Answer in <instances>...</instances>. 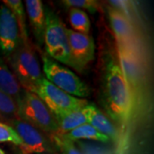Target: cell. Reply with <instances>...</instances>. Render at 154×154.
Listing matches in <instances>:
<instances>
[{
    "label": "cell",
    "mask_w": 154,
    "mask_h": 154,
    "mask_svg": "<svg viewBox=\"0 0 154 154\" xmlns=\"http://www.w3.org/2000/svg\"><path fill=\"white\" fill-rule=\"evenodd\" d=\"M104 100L111 118L120 125L122 129L126 128L134 111V100L119 63L110 54L105 61Z\"/></svg>",
    "instance_id": "6da1fadb"
},
{
    "label": "cell",
    "mask_w": 154,
    "mask_h": 154,
    "mask_svg": "<svg viewBox=\"0 0 154 154\" xmlns=\"http://www.w3.org/2000/svg\"><path fill=\"white\" fill-rule=\"evenodd\" d=\"M8 58L21 87L33 93L44 79V75L31 44L22 42Z\"/></svg>",
    "instance_id": "7a4b0ae2"
},
{
    "label": "cell",
    "mask_w": 154,
    "mask_h": 154,
    "mask_svg": "<svg viewBox=\"0 0 154 154\" xmlns=\"http://www.w3.org/2000/svg\"><path fill=\"white\" fill-rule=\"evenodd\" d=\"M17 104L20 119L52 135L60 134L55 116L36 94L23 89Z\"/></svg>",
    "instance_id": "3957f363"
},
{
    "label": "cell",
    "mask_w": 154,
    "mask_h": 154,
    "mask_svg": "<svg viewBox=\"0 0 154 154\" xmlns=\"http://www.w3.org/2000/svg\"><path fill=\"white\" fill-rule=\"evenodd\" d=\"M45 13L44 45L46 55L59 63L70 66V51L66 27L51 8L45 7Z\"/></svg>",
    "instance_id": "277c9868"
},
{
    "label": "cell",
    "mask_w": 154,
    "mask_h": 154,
    "mask_svg": "<svg viewBox=\"0 0 154 154\" xmlns=\"http://www.w3.org/2000/svg\"><path fill=\"white\" fill-rule=\"evenodd\" d=\"M44 77L51 84L69 95L79 99L87 98L91 90L76 75L46 54L42 55Z\"/></svg>",
    "instance_id": "5b68a950"
},
{
    "label": "cell",
    "mask_w": 154,
    "mask_h": 154,
    "mask_svg": "<svg viewBox=\"0 0 154 154\" xmlns=\"http://www.w3.org/2000/svg\"><path fill=\"white\" fill-rule=\"evenodd\" d=\"M119 65L132 94L134 110L140 105L144 97V68L137 49L117 45Z\"/></svg>",
    "instance_id": "8992f818"
},
{
    "label": "cell",
    "mask_w": 154,
    "mask_h": 154,
    "mask_svg": "<svg viewBox=\"0 0 154 154\" xmlns=\"http://www.w3.org/2000/svg\"><path fill=\"white\" fill-rule=\"evenodd\" d=\"M33 94L44 102L54 116L63 115L82 108L88 103L86 99H79L62 91L49 82L45 77L34 90Z\"/></svg>",
    "instance_id": "52a82bcc"
},
{
    "label": "cell",
    "mask_w": 154,
    "mask_h": 154,
    "mask_svg": "<svg viewBox=\"0 0 154 154\" xmlns=\"http://www.w3.org/2000/svg\"><path fill=\"white\" fill-rule=\"evenodd\" d=\"M70 51V66L82 72L95 58V43L89 34L77 33L67 28Z\"/></svg>",
    "instance_id": "ba28073f"
},
{
    "label": "cell",
    "mask_w": 154,
    "mask_h": 154,
    "mask_svg": "<svg viewBox=\"0 0 154 154\" xmlns=\"http://www.w3.org/2000/svg\"><path fill=\"white\" fill-rule=\"evenodd\" d=\"M19 136L25 154H45L51 152L49 142L37 128L20 118L13 119L8 123Z\"/></svg>",
    "instance_id": "9c48e42d"
},
{
    "label": "cell",
    "mask_w": 154,
    "mask_h": 154,
    "mask_svg": "<svg viewBox=\"0 0 154 154\" xmlns=\"http://www.w3.org/2000/svg\"><path fill=\"white\" fill-rule=\"evenodd\" d=\"M22 43L16 17L4 4L0 6V51L9 57Z\"/></svg>",
    "instance_id": "30bf717a"
},
{
    "label": "cell",
    "mask_w": 154,
    "mask_h": 154,
    "mask_svg": "<svg viewBox=\"0 0 154 154\" xmlns=\"http://www.w3.org/2000/svg\"><path fill=\"white\" fill-rule=\"evenodd\" d=\"M107 12L110 26L116 39V44L136 48L134 45V30L126 15L114 7L108 8Z\"/></svg>",
    "instance_id": "8fae6325"
},
{
    "label": "cell",
    "mask_w": 154,
    "mask_h": 154,
    "mask_svg": "<svg viewBox=\"0 0 154 154\" xmlns=\"http://www.w3.org/2000/svg\"><path fill=\"white\" fill-rule=\"evenodd\" d=\"M88 115V122L94 127L96 130L110 139V140L116 142L119 139V132L113 122L103 113L92 103H88L86 105Z\"/></svg>",
    "instance_id": "7c38bea8"
},
{
    "label": "cell",
    "mask_w": 154,
    "mask_h": 154,
    "mask_svg": "<svg viewBox=\"0 0 154 154\" xmlns=\"http://www.w3.org/2000/svg\"><path fill=\"white\" fill-rule=\"evenodd\" d=\"M26 13L32 27L33 33L38 46L44 45L45 13L43 3L39 0H26Z\"/></svg>",
    "instance_id": "4fadbf2b"
},
{
    "label": "cell",
    "mask_w": 154,
    "mask_h": 154,
    "mask_svg": "<svg viewBox=\"0 0 154 154\" xmlns=\"http://www.w3.org/2000/svg\"><path fill=\"white\" fill-rule=\"evenodd\" d=\"M55 118L58 125L60 134H64L76 128L77 127L88 123L86 106L63 115L55 116Z\"/></svg>",
    "instance_id": "5bb4252c"
},
{
    "label": "cell",
    "mask_w": 154,
    "mask_h": 154,
    "mask_svg": "<svg viewBox=\"0 0 154 154\" xmlns=\"http://www.w3.org/2000/svg\"><path fill=\"white\" fill-rule=\"evenodd\" d=\"M0 91L11 96L16 102L19 100L23 92V88L13 72L2 60H0Z\"/></svg>",
    "instance_id": "9a60e30c"
},
{
    "label": "cell",
    "mask_w": 154,
    "mask_h": 154,
    "mask_svg": "<svg viewBox=\"0 0 154 154\" xmlns=\"http://www.w3.org/2000/svg\"><path fill=\"white\" fill-rule=\"evenodd\" d=\"M63 135L74 142L77 140H93L95 142H100V143H109L110 141L109 138L99 133L89 123H85L77 127L76 128Z\"/></svg>",
    "instance_id": "2e32d148"
},
{
    "label": "cell",
    "mask_w": 154,
    "mask_h": 154,
    "mask_svg": "<svg viewBox=\"0 0 154 154\" xmlns=\"http://www.w3.org/2000/svg\"><path fill=\"white\" fill-rule=\"evenodd\" d=\"M4 5L8 7L14 17H16L18 28L20 31L21 39L22 43H30L28 38V28H27V18H26V10L24 5L21 0H4Z\"/></svg>",
    "instance_id": "e0dca14e"
},
{
    "label": "cell",
    "mask_w": 154,
    "mask_h": 154,
    "mask_svg": "<svg viewBox=\"0 0 154 154\" xmlns=\"http://www.w3.org/2000/svg\"><path fill=\"white\" fill-rule=\"evenodd\" d=\"M19 118L16 100L0 91V121L9 123L13 119Z\"/></svg>",
    "instance_id": "ac0fdd59"
},
{
    "label": "cell",
    "mask_w": 154,
    "mask_h": 154,
    "mask_svg": "<svg viewBox=\"0 0 154 154\" xmlns=\"http://www.w3.org/2000/svg\"><path fill=\"white\" fill-rule=\"evenodd\" d=\"M69 18L73 31L83 34H89L91 22L85 11L78 9H69Z\"/></svg>",
    "instance_id": "d6986e66"
},
{
    "label": "cell",
    "mask_w": 154,
    "mask_h": 154,
    "mask_svg": "<svg viewBox=\"0 0 154 154\" xmlns=\"http://www.w3.org/2000/svg\"><path fill=\"white\" fill-rule=\"evenodd\" d=\"M0 143H11L22 147V143L15 129L4 122L0 121Z\"/></svg>",
    "instance_id": "ffe728a7"
},
{
    "label": "cell",
    "mask_w": 154,
    "mask_h": 154,
    "mask_svg": "<svg viewBox=\"0 0 154 154\" xmlns=\"http://www.w3.org/2000/svg\"><path fill=\"white\" fill-rule=\"evenodd\" d=\"M63 5L70 9L88 11L92 14L99 11V4L94 0H63Z\"/></svg>",
    "instance_id": "44dd1931"
},
{
    "label": "cell",
    "mask_w": 154,
    "mask_h": 154,
    "mask_svg": "<svg viewBox=\"0 0 154 154\" xmlns=\"http://www.w3.org/2000/svg\"><path fill=\"white\" fill-rule=\"evenodd\" d=\"M53 140L63 154H82L74 141L65 138L63 134L53 135Z\"/></svg>",
    "instance_id": "7402d4cb"
},
{
    "label": "cell",
    "mask_w": 154,
    "mask_h": 154,
    "mask_svg": "<svg viewBox=\"0 0 154 154\" xmlns=\"http://www.w3.org/2000/svg\"><path fill=\"white\" fill-rule=\"evenodd\" d=\"M75 142V144H77V147L82 154H111L106 147L96 143L83 140H77Z\"/></svg>",
    "instance_id": "603a6c76"
},
{
    "label": "cell",
    "mask_w": 154,
    "mask_h": 154,
    "mask_svg": "<svg viewBox=\"0 0 154 154\" xmlns=\"http://www.w3.org/2000/svg\"><path fill=\"white\" fill-rule=\"evenodd\" d=\"M0 154H5V152L1 148H0Z\"/></svg>",
    "instance_id": "cb8c5ba5"
}]
</instances>
